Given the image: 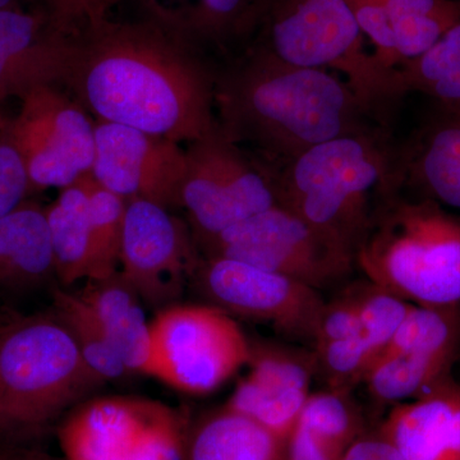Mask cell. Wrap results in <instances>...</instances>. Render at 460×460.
<instances>
[{"label": "cell", "mask_w": 460, "mask_h": 460, "mask_svg": "<svg viewBox=\"0 0 460 460\" xmlns=\"http://www.w3.org/2000/svg\"><path fill=\"white\" fill-rule=\"evenodd\" d=\"M217 69L151 21L108 18L81 31L66 87L98 122L190 144L217 127Z\"/></svg>", "instance_id": "cell-1"}, {"label": "cell", "mask_w": 460, "mask_h": 460, "mask_svg": "<svg viewBox=\"0 0 460 460\" xmlns=\"http://www.w3.org/2000/svg\"><path fill=\"white\" fill-rule=\"evenodd\" d=\"M215 113L220 131L259 151L266 166L323 142L387 128L347 81L253 47L217 69Z\"/></svg>", "instance_id": "cell-2"}, {"label": "cell", "mask_w": 460, "mask_h": 460, "mask_svg": "<svg viewBox=\"0 0 460 460\" xmlns=\"http://www.w3.org/2000/svg\"><path fill=\"white\" fill-rule=\"evenodd\" d=\"M387 128L308 148L270 172L278 204L356 256L378 202L398 190Z\"/></svg>", "instance_id": "cell-3"}, {"label": "cell", "mask_w": 460, "mask_h": 460, "mask_svg": "<svg viewBox=\"0 0 460 460\" xmlns=\"http://www.w3.org/2000/svg\"><path fill=\"white\" fill-rule=\"evenodd\" d=\"M356 266L411 304L459 305L460 219L432 199L389 193L378 202Z\"/></svg>", "instance_id": "cell-4"}, {"label": "cell", "mask_w": 460, "mask_h": 460, "mask_svg": "<svg viewBox=\"0 0 460 460\" xmlns=\"http://www.w3.org/2000/svg\"><path fill=\"white\" fill-rule=\"evenodd\" d=\"M102 384L53 311L0 329V435L39 434Z\"/></svg>", "instance_id": "cell-5"}, {"label": "cell", "mask_w": 460, "mask_h": 460, "mask_svg": "<svg viewBox=\"0 0 460 460\" xmlns=\"http://www.w3.org/2000/svg\"><path fill=\"white\" fill-rule=\"evenodd\" d=\"M257 30L253 48L289 65L338 71L387 127L402 98L396 69L366 50L365 33L345 0H268Z\"/></svg>", "instance_id": "cell-6"}, {"label": "cell", "mask_w": 460, "mask_h": 460, "mask_svg": "<svg viewBox=\"0 0 460 460\" xmlns=\"http://www.w3.org/2000/svg\"><path fill=\"white\" fill-rule=\"evenodd\" d=\"M192 420L135 395L84 399L58 426L66 460H184Z\"/></svg>", "instance_id": "cell-7"}, {"label": "cell", "mask_w": 460, "mask_h": 460, "mask_svg": "<svg viewBox=\"0 0 460 460\" xmlns=\"http://www.w3.org/2000/svg\"><path fill=\"white\" fill-rule=\"evenodd\" d=\"M202 257H223L292 278L316 290L352 274L356 256L279 204L198 244Z\"/></svg>", "instance_id": "cell-8"}, {"label": "cell", "mask_w": 460, "mask_h": 460, "mask_svg": "<svg viewBox=\"0 0 460 460\" xmlns=\"http://www.w3.org/2000/svg\"><path fill=\"white\" fill-rule=\"evenodd\" d=\"M156 380L190 395L219 389L251 356V341L217 305L174 304L151 320Z\"/></svg>", "instance_id": "cell-9"}, {"label": "cell", "mask_w": 460, "mask_h": 460, "mask_svg": "<svg viewBox=\"0 0 460 460\" xmlns=\"http://www.w3.org/2000/svg\"><path fill=\"white\" fill-rule=\"evenodd\" d=\"M278 205L270 172L250 159L219 127L186 148L181 208L196 244Z\"/></svg>", "instance_id": "cell-10"}, {"label": "cell", "mask_w": 460, "mask_h": 460, "mask_svg": "<svg viewBox=\"0 0 460 460\" xmlns=\"http://www.w3.org/2000/svg\"><path fill=\"white\" fill-rule=\"evenodd\" d=\"M25 163L32 193L63 190L90 174L95 157V122L58 86L33 90L9 122Z\"/></svg>", "instance_id": "cell-11"}, {"label": "cell", "mask_w": 460, "mask_h": 460, "mask_svg": "<svg viewBox=\"0 0 460 460\" xmlns=\"http://www.w3.org/2000/svg\"><path fill=\"white\" fill-rule=\"evenodd\" d=\"M201 259L190 226L171 210L145 199L127 201L118 272L142 304L157 311L178 304Z\"/></svg>", "instance_id": "cell-12"}, {"label": "cell", "mask_w": 460, "mask_h": 460, "mask_svg": "<svg viewBox=\"0 0 460 460\" xmlns=\"http://www.w3.org/2000/svg\"><path fill=\"white\" fill-rule=\"evenodd\" d=\"M214 305L313 343L323 301L319 290L277 272L223 257H202L195 277Z\"/></svg>", "instance_id": "cell-13"}, {"label": "cell", "mask_w": 460, "mask_h": 460, "mask_svg": "<svg viewBox=\"0 0 460 460\" xmlns=\"http://www.w3.org/2000/svg\"><path fill=\"white\" fill-rule=\"evenodd\" d=\"M186 150L178 142L122 124L95 123L91 175L124 199H140L168 210L181 208Z\"/></svg>", "instance_id": "cell-14"}, {"label": "cell", "mask_w": 460, "mask_h": 460, "mask_svg": "<svg viewBox=\"0 0 460 460\" xmlns=\"http://www.w3.org/2000/svg\"><path fill=\"white\" fill-rule=\"evenodd\" d=\"M81 31L49 11L0 9V104L44 86H66Z\"/></svg>", "instance_id": "cell-15"}, {"label": "cell", "mask_w": 460, "mask_h": 460, "mask_svg": "<svg viewBox=\"0 0 460 460\" xmlns=\"http://www.w3.org/2000/svg\"><path fill=\"white\" fill-rule=\"evenodd\" d=\"M247 376L226 402L230 410L287 438L307 401L316 372L314 353L270 343H251Z\"/></svg>", "instance_id": "cell-16"}, {"label": "cell", "mask_w": 460, "mask_h": 460, "mask_svg": "<svg viewBox=\"0 0 460 460\" xmlns=\"http://www.w3.org/2000/svg\"><path fill=\"white\" fill-rule=\"evenodd\" d=\"M394 175L399 190L460 210V111L436 104L411 141L395 145Z\"/></svg>", "instance_id": "cell-17"}, {"label": "cell", "mask_w": 460, "mask_h": 460, "mask_svg": "<svg viewBox=\"0 0 460 460\" xmlns=\"http://www.w3.org/2000/svg\"><path fill=\"white\" fill-rule=\"evenodd\" d=\"M147 20L196 49L226 50L252 35L268 0H141Z\"/></svg>", "instance_id": "cell-18"}, {"label": "cell", "mask_w": 460, "mask_h": 460, "mask_svg": "<svg viewBox=\"0 0 460 460\" xmlns=\"http://www.w3.org/2000/svg\"><path fill=\"white\" fill-rule=\"evenodd\" d=\"M459 395V384L447 375L419 398L395 404L378 434L404 460H440Z\"/></svg>", "instance_id": "cell-19"}, {"label": "cell", "mask_w": 460, "mask_h": 460, "mask_svg": "<svg viewBox=\"0 0 460 460\" xmlns=\"http://www.w3.org/2000/svg\"><path fill=\"white\" fill-rule=\"evenodd\" d=\"M80 295L98 314L129 374L155 378L151 320L145 314L140 296L119 272L104 279L86 281Z\"/></svg>", "instance_id": "cell-20"}, {"label": "cell", "mask_w": 460, "mask_h": 460, "mask_svg": "<svg viewBox=\"0 0 460 460\" xmlns=\"http://www.w3.org/2000/svg\"><path fill=\"white\" fill-rule=\"evenodd\" d=\"M57 279L45 208L27 199L0 220V296Z\"/></svg>", "instance_id": "cell-21"}, {"label": "cell", "mask_w": 460, "mask_h": 460, "mask_svg": "<svg viewBox=\"0 0 460 460\" xmlns=\"http://www.w3.org/2000/svg\"><path fill=\"white\" fill-rule=\"evenodd\" d=\"M184 460H286L284 441L224 405L190 425Z\"/></svg>", "instance_id": "cell-22"}, {"label": "cell", "mask_w": 460, "mask_h": 460, "mask_svg": "<svg viewBox=\"0 0 460 460\" xmlns=\"http://www.w3.org/2000/svg\"><path fill=\"white\" fill-rule=\"evenodd\" d=\"M87 175L60 190L45 208L57 279L65 287L89 281L95 272Z\"/></svg>", "instance_id": "cell-23"}, {"label": "cell", "mask_w": 460, "mask_h": 460, "mask_svg": "<svg viewBox=\"0 0 460 460\" xmlns=\"http://www.w3.org/2000/svg\"><path fill=\"white\" fill-rule=\"evenodd\" d=\"M395 83L402 96L416 91L441 107L460 111V21L431 49L402 63Z\"/></svg>", "instance_id": "cell-24"}, {"label": "cell", "mask_w": 460, "mask_h": 460, "mask_svg": "<svg viewBox=\"0 0 460 460\" xmlns=\"http://www.w3.org/2000/svg\"><path fill=\"white\" fill-rule=\"evenodd\" d=\"M402 63L431 49L460 21V0H381Z\"/></svg>", "instance_id": "cell-25"}, {"label": "cell", "mask_w": 460, "mask_h": 460, "mask_svg": "<svg viewBox=\"0 0 460 460\" xmlns=\"http://www.w3.org/2000/svg\"><path fill=\"white\" fill-rule=\"evenodd\" d=\"M53 313L69 330L84 362L102 383L129 374L98 314L80 292L66 288L54 290Z\"/></svg>", "instance_id": "cell-26"}, {"label": "cell", "mask_w": 460, "mask_h": 460, "mask_svg": "<svg viewBox=\"0 0 460 460\" xmlns=\"http://www.w3.org/2000/svg\"><path fill=\"white\" fill-rule=\"evenodd\" d=\"M459 347V305L445 307L413 305L380 354H413L454 361Z\"/></svg>", "instance_id": "cell-27"}, {"label": "cell", "mask_w": 460, "mask_h": 460, "mask_svg": "<svg viewBox=\"0 0 460 460\" xmlns=\"http://www.w3.org/2000/svg\"><path fill=\"white\" fill-rule=\"evenodd\" d=\"M453 361L413 356L380 354L372 362L363 383L371 395L386 404L410 402L449 375Z\"/></svg>", "instance_id": "cell-28"}, {"label": "cell", "mask_w": 460, "mask_h": 460, "mask_svg": "<svg viewBox=\"0 0 460 460\" xmlns=\"http://www.w3.org/2000/svg\"><path fill=\"white\" fill-rule=\"evenodd\" d=\"M296 425L314 441L341 456L366 434L361 411L350 392L341 390L311 393Z\"/></svg>", "instance_id": "cell-29"}, {"label": "cell", "mask_w": 460, "mask_h": 460, "mask_svg": "<svg viewBox=\"0 0 460 460\" xmlns=\"http://www.w3.org/2000/svg\"><path fill=\"white\" fill-rule=\"evenodd\" d=\"M86 181L95 256V272L91 280H99L111 277L119 268L127 199L104 189L91 172Z\"/></svg>", "instance_id": "cell-30"}, {"label": "cell", "mask_w": 460, "mask_h": 460, "mask_svg": "<svg viewBox=\"0 0 460 460\" xmlns=\"http://www.w3.org/2000/svg\"><path fill=\"white\" fill-rule=\"evenodd\" d=\"M345 292L358 314L363 339L377 357L394 337L413 304L371 280L354 284Z\"/></svg>", "instance_id": "cell-31"}, {"label": "cell", "mask_w": 460, "mask_h": 460, "mask_svg": "<svg viewBox=\"0 0 460 460\" xmlns=\"http://www.w3.org/2000/svg\"><path fill=\"white\" fill-rule=\"evenodd\" d=\"M316 371H320L329 389L352 392L363 383L376 354L363 338L339 339L314 345Z\"/></svg>", "instance_id": "cell-32"}, {"label": "cell", "mask_w": 460, "mask_h": 460, "mask_svg": "<svg viewBox=\"0 0 460 460\" xmlns=\"http://www.w3.org/2000/svg\"><path fill=\"white\" fill-rule=\"evenodd\" d=\"M30 195L31 181L8 124L0 133V220L25 204Z\"/></svg>", "instance_id": "cell-33"}, {"label": "cell", "mask_w": 460, "mask_h": 460, "mask_svg": "<svg viewBox=\"0 0 460 460\" xmlns=\"http://www.w3.org/2000/svg\"><path fill=\"white\" fill-rule=\"evenodd\" d=\"M353 12L357 22L366 38L370 39L375 47V56L378 62L390 71L401 66L395 49L394 35L390 26L386 9L381 0H345Z\"/></svg>", "instance_id": "cell-34"}, {"label": "cell", "mask_w": 460, "mask_h": 460, "mask_svg": "<svg viewBox=\"0 0 460 460\" xmlns=\"http://www.w3.org/2000/svg\"><path fill=\"white\" fill-rule=\"evenodd\" d=\"M363 338L361 321L347 292L323 305L314 345L339 339Z\"/></svg>", "instance_id": "cell-35"}, {"label": "cell", "mask_w": 460, "mask_h": 460, "mask_svg": "<svg viewBox=\"0 0 460 460\" xmlns=\"http://www.w3.org/2000/svg\"><path fill=\"white\" fill-rule=\"evenodd\" d=\"M48 11L72 29L83 31L108 20L118 0H42Z\"/></svg>", "instance_id": "cell-36"}, {"label": "cell", "mask_w": 460, "mask_h": 460, "mask_svg": "<svg viewBox=\"0 0 460 460\" xmlns=\"http://www.w3.org/2000/svg\"><path fill=\"white\" fill-rule=\"evenodd\" d=\"M343 460H404L378 431L366 432L348 449Z\"/></svg>", "instance_id": "cell-37"}, {"label": "cell", "mask_w": 460, "mask_h": 460, "mask_svg": "<svg viewBox=\"0 0 460 460\" xmlns=\"http://www.w3.org/2000/svg\"><path fill=\"white\" fill-rule=\"evenodd\" d=\"M440 460H460V395L456 411H454L449 438H447V443L445 445Z\"/></svg>", "instance_id": "cell-38"}, {"label": "cell", "mask_w": 460, "mask_h": 460, "mask_svg": "<svg viewBox=\"0 0 460 460\" xmlns=\"http://www.w3.org/2000/svg\"><path fill=\"white\" fill-rule=\"evenodd\" d=\"M0 460H48L38 454L27 452H5L0 454Z\"/></svg>", "instance_id": "cell-39"}, {"label": "cell", "mask_w": 460, "mask_h": 460, "mask_svg": "<svg viewBox=\"0 0 460 460\" xmlns=\"http://www.w3.org/2000/svg\"><path fill=\"white\" fill-rule=\"evenodd\" d=\"M9 122H11V119L5 115L4 111L0 109V133L4 131L5 128H7Z\"/></svg>", "instance_id": "cell-40"}, {"label": "cell", "mask_w": 460, "mask_h": 460, "mask_svg": "<svg viewBox=\"0 0 460 460\" xmlns=\"http://www.w3.org/2000/svg\"><path fill=\"white\" fill-rule=\"evenodd\" d=\"M20 0H0V9L18 7Z\"/></svg>", "instance_id": "cell-41"}]
</instances>
